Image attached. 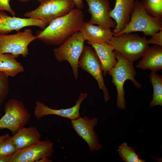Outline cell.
Here are the masks:
<instances>
[{"mask_svg": "<svg viewBox=\"0 0 162 162\" xmlns=\"http://www.w3.org/2000/svg\"><path fill=\"white\" fill-rule=\"evenodd\" d=\"M81 9L74 8L68 14L52 21L42 31H39L37 38L45 44L58 46L79 31L84 21Z\"/></svg>", "mask_w": 162, "mask_h": 162, "instance_id": "1", "label": "cell"}, {"mask_svg": "<svg viewBox=\"0 0 162 162\" xmlns=\"http://www.w3.org/2000/svg\"><path fill=\"white\" fill-rule=\"evenodd\" d=\"M114 52L117 63L108 71L107 73L111 76L112 82L117 89V107L119 109L123 110L126 107L124 88V85L125 81L130 80L139 89L141 88V85L135 79L136 73L133 64L124 58L118 51L115 50Z\"/></svg>", "mask_w": 162, "mask_h": 162, "instance_id": "2", "label": "cell"}, {"mask_svg": "<svg viewBox=\"0 0 162 162\" xmlns=\"http://www.w3.org/2000/svg\"><path fill=\"white\" fill-rule=\"evenodd\" d=\"M109 44L114 50L133 64L142 57L149 47L145 37L141 36L134 32L113 36Z\"/></svg>", "mask_w": 162, "mask_h": 162, "instance_id": "3", "label": "cell"}, {"mask_svg": "<svg viewBox=\"0 0 162 162\" xmlns=\"http://www.w3.org/2000/svg\"><path fill=\"white\" fill-rule=\"evenodd\" d=\"M162 30V19L149 15L140 1L136 0L130 21L126 27L113 36L128 33L140 32L146 36H152Z\"/></svg>", "mask_w": 162, "mask_h": 162, "instance_id": "4", "label": "cell"}, {"mask_svg": "<svg viewBox=\"0 0 162 162\" xmlns=\"http://www.w3.org/2000/svg\"><path fill=\"white\" fill-rule=\"evenodd\" d=\"M5 114L0 119V129H7L14 135L24 127L30 120L31 115L23 102L12 98L4 105Z\"/></svg>", "mask_w": 162, "mask_h": 162, "instance_id": "5", "label": "cell"}, {"mask_svg": "<svg viewBox=\"0 0 162 162\" xmlns=\"http://www.w3.org/2000/svg\"><path fill=\"white\" fill-rule=\"evenodd\" d=\"M85 41L82 34L78 31L53 49L54 56L57 61H67L69 64L76 80L78 78V60L84 46Z\"/></svg>", "mask_w": 162, "mask_h": 162, "instance_id": "6", "label": "cell"}, {"mask_svg": "<svg viewBox=\"0 0 162 162\" xmlns=\"http://www.w3.org/2000/svg\"><path fill=\"white\" fill-rule=\"evenodd\" d=\"M35 9L26 13L27 18L39 19L46 26L70 12L75 6L73 0H44Z\"/></svg>", "mask_w": 162, "mask_h": 162, "instance_id": "7", "label": "cell"}, {"mask_svg": "<svg viewBox=\"0 0 162 162\" xmlns=\"http://www.w3.org/2000/svg\"><path fill=\"white\" fill-rule=\"evenodd\" d=\"M36 38L30 28L14 34H0V53H10L16 58L20 55L26 57L29 54V45Z\"/></svg>", "mask_w": 162, "mask_h": 162, "instance_id": "8", "label": "cell"}, {"mask_svg": "<svg viewBox=\"0 0 162 162\" xmlns=\"http://www.w3.org/2000/svg\"><path fill=\"white\" fill-rule=\"evenodd\" d=\"M78 65L79 68L89 74L96 80L99 89L103 92L105 101H108L110 96L105 84L101 64L93 48L84 46L78 60Z\"/></svg>", "mask_w": 162, "mask_h": 162, "instance_id": "9", "label": "cell"}, {"mask_svg": "<svg viewBox=\"0 0 162 162\" xmlns=\"http://www.w3.org/2000/svg\"><path fill=\"white\" fill-rule=\"evenodd\" d=\"M53 142L48 140L38 142L17 150L11 156L9 162H37L41 158L52 157Z\"/></svg>", "mask_w": 162, "mask_h": 162, "instance_id": "10", "label": "cell"}, {"mask_svg": "<svg viewBox=\"0 0 162 162\" xmlns=\"http://www.w3.org/2000/svg\"><path fill=\"white\" fill-rule=\"evenodd\" d=\"M98 121L95 117L90 119L86 116H80L70 121L72 127L75 132L86 143L92 152L98 151L102 148L98 141V134L94 130Z\"/></svg>", "mask_w": 162, "mask_h": 162, "instance_id": "11", "label": "cell"}, {"mask_svg": "<svg viewBox=\"0 0 162 162\" xmlns=\"http://www.w3.org/2000/svg\"><path fill=\"white\" fill-rule=\"evenodd\" d=\"M88 5V11L91 16L88 21L104 28H115L116 24L110 15L112 9L108 0H86Z\"/></svg>", "mask_w": 162, "mask_h": 162, "instance_id": "12", "label": "cell"}, {"mask_svg": "<svg viewBox=\"0 0 162 162\" xmlns=\"http://www.w3.org/2000/svg\"><path fill=\"white\" fill-rule=\"evenodd\" d=\"M88 94L80 93L75 104L73 107L67 109H52L39 101L35 102L34 114L36 118L39 119L44 116L53 115L67 118L70 120L76 119L80 116V109L82 102L88 96Z\"/></svg>", "mask_w": 162, "mask_h": 162, "instance_id": "13", "label": "cell"}, {"mask_svg": "<svg viewBox=\"0 0 162 162\" xmlns=\"http://www.w3.org/2000/svg\"><path fill=\"white\" fill-rule=\"evenodd\" d=\"M31 26L44 29L46 26L39 19L11 16L3 11L0 12V34H7L13 31L19 32L24 27Z\"/></svg>", "mask_w": 162, "mask_h": 162, "instance_id": "14", "label": "cell"}, {"mask_svg": "<svg viewBox=\"0 0 162 162\" xmlns=\"http://www.w3.org/2000/svg\"><path fill=\"white\" fill-rule=\"evenodd\" d=\"M136 0H116L114 7L110 13L116 25L112 32L115 35L123 30L129 23Z\"/></svg>", "mask_w": 162, "mask_h": 162, "instance_id": "15", "label": "cell"}, {"mask_svg": "<svg viewBox=\"0 0 162 162\" xmlns=\"http://www.w3.org/2000/svg\"><path fill=\"white\" fill-rule=\"evenodd\" d=\"M85 40L89 43L109 44L114 34L110 29L95 26L89 22H84L80 30Z\"/></svg>", "mask_w": 162, "mask_h": 162, "instance_id": "16", "label": "cell"}, {"mask_svg": "<svg viewBox=\"0 0 162 162\" xmlns=\"http://www.w3.org/2000/svg\"><path fill=\"white\" fill-rule=\"evenodd\" d=\"M136 68L154 72L162 69V46L154 45L150 47L142 56Z\"/></svg>", "mask_w": 162, "mask_h": 162, "instance_id": "17", "label": "cell"}, {"mask_svg": "<svg viewBox=\"0 0 162 162\" xmlns=\"http://www.w3.org/2000/svg\"><path fill=\"white\" fill-rule=\"evenodd\" d=\"M88 43L95 50L101 64L103 75H106L108 71L117 63L113 48L106 43Z\"/></svg>", "mask_w": 162, "mask_h": 162, "instance_id": "18", "label": "cell"}, {"mask_svg": "<svg viewBox=\"0 0 162 162\" xmlns=\"http://www.w3.org/2000/svg\"><path fill=\"white\" fill-rule=\"evenodd\" d=\"M11 137L18 150L38 142L40 141L41 135L35 127H24L17 131Z\"/></svg>", "mask_w": 162, "mask_h": 162, "instance_id": "19", "label": "cell"}, {"mask_svg": "<svg viewBox=\"0 0 162 162\" xmlns=\"http://www.w3.org/2000/svg\"><path fill=\"white\" fill-rule=\"evenodd\" d=\"M16 58L11 54L0 53V71L8 77H14L24 71V68Z\"/></svg>", "mask_w": 162, "mask_h": 162, "instance_id": "20", "label": "cell"}, {"mask_svg": "<svg viewBox=\"0 0 162 162\" xmlns=\"http://www.w3.org/2000/svg\"><path fill=\"white\" fill-rule=\"evenodd\" d=\"M149 77L153 89V99L149 104V108L156 106H162V76L157 72H152Z\"/></svg>", "mask_w": 162, "mask_h": 162, "instance_id": "21", "label": "cell"}, {"mask_svg": "<svg viewBox=\"0 0 162 162\" xmlns=\"http://www.w3.org/2000/svg\"><path fill=\"white\" fill-rule=\"evenodd\" d=\"M117 152L120 157L125 162H144L145 160L140 159L134 149L128 146L126 142H123L119 146Z\"/></svg>", "mask_w": 162, "mask_h": 162, "instance_id": "22", "label": "cell"}, {"mask_svg": "<svg viewBox=\"0 0 162 162\" xmlns=\"http://www.w3.org/2000/svg\"><path fill=\"white\" fill-rule=\"evenodd\" d=\"M141 2L149 15L162 19V0H142Z\"/></svg>", "mask_w": 162, "mask_h": 162, "instance_id": "23", "label": "cell"}, {"mask_svg": "<svg viewBox=\"0 0 162 162\" xmlns=\"http://www.w3.org/2000/svg\"><path fill=\"white\" fill-rule=\"evenodd\" d=\"M17 150L11 136H9L0 142V156L12 155Z\"/></svg>", "mask_w": 162, "mask_h": 162, "instance_id": "24", "label": "cell"}, {"mask_svg": "<svg viewBox=\"0 0 162 162\" xmlns=\"http://www.w3.org/2000/svg\"><path fill=\"white\" fill-rule=\"evenodd\" d=\"M9 92L8 77L0 71V108L3 104Z\"/></svg>", "mask_w": 162, "mask_h": 162, "instance_id": "25", "label": "cell"}, {"mask_svg": "<svg viewBox=\"0 0 162 162\" xmlns=\"http://www.w3.org/2000/svg\"><path fill=\"white\" fill-rule=\"evenodd\" d=\"M151 36L150 38L147 40L148 44H154L162 46V30L155 33Z\"/></svg>", "mask_w": 162, "mask_h": 162, "instance_id": "26", "label": "cell"}, {"mask_svg": "<svg viewBox=\"0 0 162 162\" xmlns=\"http://www.w3.org/2000/svg\"><path fill=\"white\" fill-rule=\"evenodd\" d=\"M10 1V0H0V11H6L13 16H15L16 14L11 8Z\"/></svg>", "mask_w": 162, "mask_h": 162, "instance_id": "27", "label": "cell"}, {"mask_svg": "<svg viewBox=\"0 0 162 162\" xmlns=\"http://www.w3.org/2000/svg\"><path fill=\"white\" fill-rule=\"evenodd\" d=\"M76 6V8L79 9H82L83 7V4L82 0H73Z\"/></svg>", "mask_w": 162, "mask_h": 162, "instance_id": "28", "label": "cell"}, {"mask_svg": "<svg viewBox=\"0 0 162 162\" xmlns=\"http://www.w3.org/2000/svg\"><path fill=\"white\" fill-rule=\"evenodd\" d=\"M12 155L0 156V162H9Z\"/></svg>", "mask_w": 162, "mask_h": 162, "instance_id": "29", "label": "cell"}, {"mask_svg": "<svg viewBox=\"0 0 162 162\" xmlns=\"http://www.w3.org/2000/svg\"><path fill=\"white\" fill-rule=\"evenodd\" d=\"M52 161L49 158L44 157L38 160L37 162H51Z\"/></svg>", "mask_w": 162, "mask_h": 162, "instance_id": "30", "label": "cell"}, {"mask_svg": "<svg viewBox=\"0 0 162 162\" xmlns=\"http://www.w3.org/2000/svg\"><path fill=\"white\" fill-rule=\"evenodd\" d=\"M9 136V134L7 133L4 135H0V142Z\"/></svg>", "mask_w": 162, "mask_h": 162, "instance_id": "31", "label": "cell"}, {"mask_svg": "<svg viewBox=\"0 0 162 162\" xmlns=\"http://www.w3.org/2000/svg\"><path fill=\"white\" fill-rule=\"evenodd\" d=\"M19 1L22 2H25L27 1H28L30 0H18ZM39 2H40L44 0H38Z\"/></svg>", "mask_w": 162, "mask_h": 162, "instance_id": "32", "label": "cell"}, {"mask_svg": "<svg viewBox=\"0 0 162 162\" xmlns=\"http://www.w3.org/2000/svg\"><path fill=\"white\" fill-rule=\"evenodd\" d=\"M108 0L109 1V0Z\"/></svg>", "mask_w": 162, "mask_h": 162, "instance_id": "33", "label": "cell"}]
</instances>
